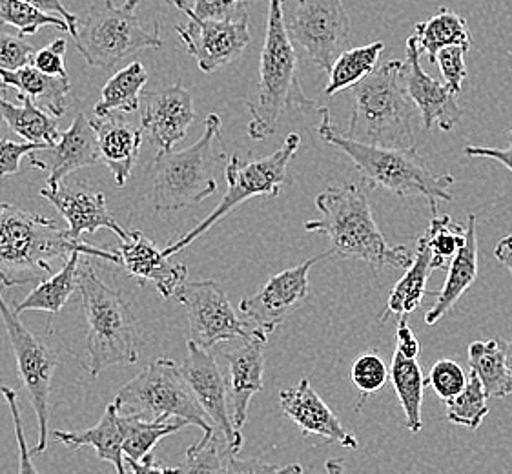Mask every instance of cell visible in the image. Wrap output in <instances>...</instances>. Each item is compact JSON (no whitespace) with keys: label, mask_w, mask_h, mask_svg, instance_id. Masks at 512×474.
<instances>
[{"label":"cell","mask_w":512,"mask_h":474,"mask_svg":"<svg viewBox=\"0 0 512 474\" xmlns=\"http://www.w3.org/2000/svg\"><path fill=\"white\" fill-rule=\"evenodd\" d=\"M82 256L103 258L119 265L117 250H104L73 239L57 221L0 203V283L4 289L39 285L53 274L52 261Z\"/></svg>","instance_id":"1"},{"label":"cell","mask_w":512,"mask_h":474,"mask_svg":"<svg viewBox=\"0 0 512 474\" xmlns=\"http://www.w3.org/2000/svg\"><path fill=\"white\" fill-rule=\"evenodd\" d=\"M319 219L305 223L307 232L325 234L338 258L356 259L374 268L407 270L414 254L407 247H392L372 216L367 192L358 183L328 186L316 197Z\"/></svg>","instance_id":"2"},{"label":"cell","mask_w":512,"mask_h":474,"mask_svg":"<svg viewBox=\"0 0 512 474\" xmlns=\"http://www.w3.org/2000/svg\"><path fill=\"white\" fill-rule=\"evenodd\" d=\"M319 115V137L349 157L367 188H383L398 197L421 196L429 199V203H451L449 188L454 185V177L434 174L418 154V148L363 143L345 132H339L330 121L328 108H319Z\"/></svg>","instance_id":"3"},{"label":"cell","mask_w":512,"mask_h":474,"mask_svg":"<svg viewBox=\"0 0 512 474\" xmlns=\"http://www.w3.org/2000/svg\"><path fill=\"white\" fill-rule=\"evenodd\" d=\"M268 6L267 33L259 59L257 101L248 103L252 115L248 137L254 141H265L276 134L288 108H314L299 81V59L285 21V0H268Z\"/></svg>","instance_id":"4"},{"label":"cell","mask_w":512,"mask_h":474,"mask_svg":"<svg viewBox=\"0 0 512 474\" xmlns=\"http://www.w3.org/2000/svg\"><path fill=\"white\" fill-rule=\"evenodd\" d=\"M405 62L387 61L350 88L354 110L347 135L370 145L418 148V106L405 88Z\"/></svg>","instance_id":"5"},{"label":"cell","mask_w":512,"mask_h":474,"mask_svg":"<svg viewBox=\"0 0 512 474\" xmlns=\"http://www.w3.org/2000/svg\"><path fill=\"white\" fill-rule=\"evenodd\" d=\"M79 292L88 323L86 352L92 376L139 361L141 330L121 290L110 289L90 261L79 265Z\"/></svg>","instance_id":"6"},{"label":"cell","mask_w":512,"mask_h":474,"mask_svg":"<svg viewBox=\"0 0 512 474\" xmlns=\"http://www.w3.org/2000/svg\"><path fill=\"white\" fill-rule=\"evenodd\" d=\"M221 126V117L210 114L205 119V134L195 145L157 154L152 179V203L157 212H177L216 194L214 165L225 157L214 152Z\"/></svg>","instance_id":"7"},{"label":"cell","mask_w":512,"mask_h":474,"mask_svg":"<svg viewBox=\"0 0 512 474\" xmlns=\"http://www.w3.org/2000/svg\"><path fill=\"white\" fill-rule=\"evenodd\" d=\"M113 403L124 416L148 422L181 418L203 433L217 431L197 402L183 369L170 358L152 361L117 392Z\"/></svg>","instance_id":"8"},{"label":"cell","mask_w":512,"mask_h":474,"mask_svg":"<svg viewBox=\"0 0 512 474\" xmlns=\"http://www.w3.org/2000/svg\"><path fill=\"white\" fill-rule=\"evenodd\" d=\"M141 0H126L123 6L103 0L86 11L77 21L73 41L77 50L93 68L113 70L119 62L144 48H161L159 24L144 30L137 17Z\"/></svg>","instance_id":"9"},{"label":"cell","mask_w":512,"mask_h":474,"mask_svg":"<svg viewBox=\"0 0 512 474\" xmlns=\"http://www.w3.org/2000/svg\"><path fill=\"white\" fill-rule=\"evenodd\" d=\"M299 146H301V137L297 134H288L283 146L263 159L245 163L239 155H230L225 172L226 185H228L225 196L214 208V212L203 219L197 227L192 228L186 236L172 241L168 247L163 248L164 256L172 258L175 254H179L183 248L192 245L197 237L203 236L216 225L217 221H221L248 199L279 197L283 185L287 183L288 165L296 157Z\"/></svg>","instance_id":"10"},{"label":"cell","mask_w":512,"mask_h":474,"mask_svg":"<svg viewBox=\"0 0 512 474\" xmlns=\"http://www.w3.org/2000/svg\"><path fill=\"white\" fill-rule=\"evenodd\" d=\"M17 310H11L0 294V318L8 332L11 351L19 365V376L30 394L31 405L39 422V444L33 453L41 454L48 449V423H50V392L53 374L59 367L57 354L39 340L24 323Z\"/></svg>","instance_id":"11"},{"label":"cell","mask_w":512,"mask_h":474,"mask_svg":"<svg viewBox=\"0 0 512 474\" xmlns=\"http://www.w3.org/2000/svg\"><path fill=\"white\" fill-rule=\"evenodd\" d=\"M172 298L186 309L192 340L208 351L217 343L248 338L261 332L252 321L239 318L223 287L212 279L185 281L177 287Z\"/></svg>","instance_id":"12"},{"label":"cell","mask_w":512,"mask_h":474,"mask_svg":"<svg viewBox=\"0 0 512 474\" xmlns=\"http://www.w3.org/2000/svg\"><path fill=\"white\" fill-rule=\"evenodd\" d=\"M292 39L305 48L308 59L328 72L350 41V17L341 0H297L288 24Z\"/></svg>","instance_id":"13"},{"label":"cell","mask_w":512,"mask_h":474,"mask_svg":"<svg viewBox=\"0 0 512 474\" xmlns=\"http://www.w3.org/2000/svg\"><path fill=\"white\" fill-rule=\"evenodd\" d=\"M179 39L192 55L199 70L212 73L239 59L250 42L248 13L243 8L226 19H188L177 26Z\"/></svg>","instance_id":"14"},{"label":"cell","mask_w":512,"mask_h":474,"mask_svg":"<svg viewBox=\"0 0 512 474\" xmlns=\"http://www.w3.org/2000/svg\"><path fill=\"white\" fill-rule=\"evenodd\" d=\"M330 256H336L334 248L319 254L316 258L299 263L297 267L287 268L276 276H272L263 285V289L257 290L256 294L248 298L241 299L239 310L245 314L248 321H252L256 327L265 330L267 334L276 332L283 320L287 318L288 312L307 298L310 292V281H308L310 268Z\"/></svg>","instance_id":"15"},{"label":"cell","mask_w":512,"mask_h":474,"mask_svg":"<svg viewBox=\"0 0 512 474\" xmlns=\"http://www.w3.org/2000/svg\"><path fill=\"white\" fill-rule=\"evenodd\" d=\"M186 349L188 354L181 369L194 391L197 402L203 407V411L210 418V422L214 423L217 431L223 434L228 444L239 453L243 449V434L232 422L228 405V385L216 358L194 340H188Z\"/></svg>","instance_id":"16"},{"label":"cell","mask_w":512,"mask_h":474,"mask_svg":"<svg viewBox=\"0 0 512 474\" xmlns=\"http://www.w3.org/2000/svg\"><path fill=\"white\" fill-rule=\"evenodd\" d=\"M267 332H256L248 338L226 341L223 349L228 363V405L232 422L241 431L248 418V407L254 394L263 389Z\"/></svg>","instance_id":"17"},{"label":"cell","mask_w":512,"mask_h":474,"mask_svg":"<svg viewBox=\"0 0 512 474\" xmlns=\"http://www.w3.org/2000/svg\"><path fill=\"white\" fill-rule=\"evenodd\" d=\"M194 119V97L183 84L144 93L141 130L159 152H170L183 141Z\"/></svg>","instance_id":"18"},{"label":"cell","mask_w":512,"mask_h":474,"mask_svg":"<svg viewBox=\"0 0 512 474\" xmlns=\"http://www.w3.org/2000/svg\"><path fill=\"white\" fill-rule=\"evenodd\" d=\"M405 88L412 103L420 110L423 130L429 132L434 126H440L443 132H451L461 121L463 110L456 103V95L436 81L431 75L423 72L421 52L414 35L407 39V61H405Z\"/></svg>","instance_id":"19"},{"label":"cell","mask_w":512,"mask_h":474,"mask_svg":"<svg viewBox=\"0 0 512 474\" xmlns=\"http://www.w3.org/2000/svg\"><path fill=\"white\" fill-rule=\"evenodd\" d=\"M279 405L283 413L301 429L303 436H319L327 445L358 449V438L341 425L338 416L314 391L307 378L279 392Z\"/></svg>","instance_id":"20"},{"label":"cell","mask_w":512,"mask_h":474,"mask_svg":"<svg viewBox=\"0 0 512 474\" xmlns=\"http://www.w3.org/2000/svg\"><path fill=\"white\" fill-rule=\"evenodd\" d=\"M41 197L48 199L66 219L73 239H81L82 234H95L101 228L112 230L121 239L130 236L113 217L103 192H93L82 181H75L73 185L61 183L57 188H42Z\"/></svg>","instance_id":"21"},{"label":"cell","mask_w":512,"mask_h":474,"mask_svg":"<svg viewBox=\"0 0 512 474\" xmlns=\"http://www.w3.org/2000/svg\"><path fill=\"white\" fill-rule=\"evenodd\" d=\"M119 265L128 276L137 279L141 285L154 283L157 292L164 299L174 296L175 290L185 283L188 268L181 263H172L163 250L155 247L154 241L135 230L121 241L117 248Z\"/></svg>","instance_id":"22"},{"label":"cell","mask_w":512,"mask_h":474,"mask_svg":"<svg viewBox=\"0 0 512 474\" xmlns=\"http://www.w3.org/2000/svg\"><path fill=\"white\" fill-rule=\"evenodd\" d=\"M42 152L50 155V159L41 161L30 155L31 165L48 172V188H57L79 168L101 163L95 128L84 114L75 115L72 126L59 135V141Z\"/></svg>","instance_id":"23"},{"label":"cell","mask_w":512,"mask_h":474,"mask_svg":"<svg viewBox=\"0 0 512 474\" xmlns=\"http://www.w3.org/2000/svg\"><path fill=\"white\" fill-rule=\"evenodd\" d=\"M90 123L97 134L101 161L110 168L115 186L123 188L141 154L143 130L135 128L117 114L97 117Z\"/></svg>","instance_id":"24"},{"label":"cell","mask_w":512,"mask_h":474,"mask_svg":"<svg viewBox=\"0 0 512 474\" xmlns=\"http://www.w3.org/2000/svg\"><path fill=\"white\" fill-rule=\"evenodd\" d=\"M128 433V416L119 413L117 405L110 403L104 411L103 418L99 423L86 429V431H53V440L70 447V449H81V447H93L99 460L110 462L119 474L126 473L124 467L123 445Z\"/></svg>","instance_id":"25"},{"label":"cell","mask_w":512,"mask_h":474,"mask_svg":"<svg viewBox=\"0 0 512 474\" xmlns=\"http://www.w3.org/2000/svg\"><path fill=\"white\" fill-rule=\"evenodd\" d=\"M467 232H465V245L454 256L451 265L447 268V279L440 292H436V303L425 314L427 325H436L438 321L452 310L460 301L461 296L471 289L472 283L478 278V228L476 216L471 214L467 219Z\"/></svg>","instance_id":"26"},{"label":"cell","mask_w":512,"mask_h":474,"mask_svg":"<svg viewBox=\"0 0 512 474\" xmlns=\"http://www.w3.org/2000/svg\"><path fill=\"white\" fill-rule=\"evenodd\" d=\"M0 86L15 88L21 95H28L31 101L57 117L66 114L68 95L72 92L68 77L46 75L33 64L22 66L15 72L0 70Z\"/></svg>","instance_id":"27"},{"label":"cell","mask_w":512,"mask_h":474,"mask_svg":"<svg viewBox=\"0 0 512 474\" xmlns=\"http://www.w3.org/2000/svg\"><path fill=\"white\" fill-rule=\"evenodd\" d=\"M432 270L434 268H432L431 248L427 245V239L420 237L414 252V261L390 292L389 303L381 316V321H387L392 316L407 318L412 312L420 309L423 298L427 294V281Z\"/></svg>","instance_id":"28"},{"label":"cell","mask_w":512,"mask_h":474,"mask_svg":"<svg viewBox=\"0 0 512 474\" xmlns=\"http://www.w3.org/2000/svg\"><path fill=\"white\" fill-rule=\"evenodd\" d=\"M4 90L0 86V119L10 126L11 130L22 139L30 143H42V145L53 146L59 141V130H57V115L50 114L48 110L41 108L35 101H31L28 95H21V106L10 103L4 99Z\"/></svg>","instance_id":"29"},{"label":"cell","mask_w":512,"mask_h":474,"mask_svg":"<svg viewBox=\"0 0 512 474\" xmlns=\"http://www.w3.org/2000/svg\"><path fill=\"white\" fill-rule=\"evenodd\" d=\"M81 256V252H73L70 258H66L64 267L57 274H52L50 278L41 281L19 305H15V310L19 314L39 310V312H48L50 316H57L62 307L70 301L73 292L79 289Z\"/></svg>","instance_id":"30"},{"label":"cell","mask_w":512,"mask_h":474,"mask_svg":"<svg viewBox=\"0 0 512 474\" xmlns=\"http://www.w3.org/2000/svg\"><path fill=\"white\" fill-rule=\"evenodd\" d=\"M390 382L405 413V425L410 433L418 434L423 429L421 407L423 392L427 387V378L416 358H405L400 352H394L390 363Z\"/></svg>","instance_id":"31"},{"label":"cell","mask_w":512,"mask_h":474,"mask_svg":"<svg viewBox=\"0 0 512 474\" xmlns=\"http://www.w3.org/2000/svg\"><path fill=\"white\" fill-rule=\"evenodd\" d=\"M412 35L418 42L420 52L425 53L431 62H436V55L443 48L461 46L469 52L472 46L467 21L447 8H440L429 21L420 22Z\"/></svg>","instance_id":"32"},{"label":"cell","mask_w":512,"mask_h":474,"mask_svg":"<svg viewBox=\"0 0 512 474\" xmlns=\"http://www.w3.org/2000/svg\"><path fill=\"white\" fill-rule=\"evenodd\" d=\"M471 371L480 378L483 389L491 398L512 394V372L507 363V345L502 341H474L469 345Z\"/></svg>","instance_id":"33"},{"label":"cell","mask_w":512,"mask_h":474,"mask_svg":"<svg viewBox=\"0 0 512 474\" xmlns=\"http://www.w3.org/2000/svg\"><path fill=\"white\" fill-rule=\"evenodd\" d=\"M148 81V72L141 62H132L112 75L101 90V99L95 104V115L137 112L141 106V92Z\"/></svg>","instance_id":"34"},{"label":"cell","mask_w":512,"mask_h":474,"mask_svg":"<svg viewBox=\"0 0 512 474\" xmlns=\"http://www.w3.org/2000/svg\"><path fill=\"white\" fill-rule=\"evenodd\" d=\"M383 50L385 42L381 41L345 50L328 70V84L323 93L327 97H334L336 93L350 90L352 86L361 83L378 68L379 55Z\"/></svg>","instance_id":"35"},{"label":"cell","mask_w":512,"mask_h":474,"mask_svg":"<svg viewBox=\"0 0 512 474\" xmlns=\"http://www.w3.org/2000/svg\"><path fill=\"white\" fill-rule=\"evenodd\" d=\"M237 451L219 431L203 433V438L186 451L185 465L175 473H232Z\"/></svg>","instance_id":"36"},{"label":"cell","mask_w":512,"mask_h":474,"mask_svg":"<svg viewBox=\"0 0 512 474\" xmlns=\"http://www.w3.org/2000/svg\"><path fill=\"white\" fill-rule=\"evenodd\" d=\"M186 425L190 423L181 418H174V422H166V420L148 422V420L128 416V433L123 445L126 462L130 465L139 464L146 454L152 453L157 442L185 429Z\"/></svg>","instance_id":"37"},{"label":"cell","mask_w":512,"mask_h":474,"mask_svg":"<svg viewBox=\"0 0 512 474\" xmlns=\"http://www.w3.org/2000/svg\"><path fill=\"white\" fill-rule=\"evenodd\" d=\"M431 210V225L423 237L427 239V245L431 248L432 268L447 270L454 256L465 245L467 228L452 223L451 216H440L438 203H431Z\"/></svg>","instance_id":"38"},{"label":"cell","mask_w":512,"mask_h":474,"mask_svg":"<svg viewBox=\"0 0 512 474\" xmlns=\"http://www.w3.org/2000/svg\"><path fill=\"white\" fill-rule=\"evenodd\" d=\"M487 400L489 396L483 389L480 378L471 371L465 389L454 400L447 403V420L454 425L476 431L482 425L485 416L489 414Z\"/></svg>","instance_id":"39"},{"label":"cell","mask_w":512,"mask_h":474,"mask_svg":"<svg viewBox=\"0 0 512 474\" xmlns=\"http://www.w3.org/2000/svg\"><path fill=\"white\" fill-rule=\"evenodd\" d=\"M0 21L19 30L21 37H28L41 30L42 26H53L62 31H70L68 22L59 15L44 13L31 6L26 0H0Z\"/></svg>","instance_id":"40"},{"label":"cell","mask_w":512,"mask_h":474,"mask_svg":"<svg viewBox=\"0 0 512 474\" xmlns=\"http://www.w3.org/2000/svg\"><path fill=\"white\" fill-rule=\"evenodd\" d=\"M389 378L390 369L376 351L359 354L350 369V380L361 392V403L365 402L370 394L381 391Z\"/></svg>","instance_id":"41"},{"label":"cell","mask_w":512,"mask_h":474,"mask_svg":"<svg viewBox=\"0 0 512 474\" xmlns=\"http://www.w3.org/2000/svg\"><path fill=\"white\" fill-rule=\"evenodd\" d=\"M469 378L461 369L460 363L454 360H440L432 365L427 385H431L432 391L440 396L441 402L449 403L460 394Z\"/></svg>","instance_id":"42"},{"label":"cell","mask_w":512,"mask_h":474,"mask_svg":"<svg viewBox=\"0 0 512 474\" xmlns=\"http://www.w3.org/2000/svg\"><path fill=\"white\" fill-rule=\"evenodd\" d=\"M188 19H226L243 8V0H166Z\"/></svg>","instance_id":"43"},{"label":"cell","mask_w":512,"mask_h":474,"mask_svg":"<svg viewBox=\"0 0 512 474\" xmlns=\"http://www.w3.org/2000/svg\"><path fill=\"white\" fill-rule=\"evenodd\" d=\"M465 53L467 50L461 46H449V48L440 50L436 55V64L440 68L443 83L454 95H460L463 81L467 79Z\"/></svg>","instance_id":"44"},{"label":"cell","mask_w":512,"mask_h":474,"mask_svg":"<svg viewBox=\"0 0 512 474\" xmlns=\"http://www.w3.org/2000/svg\"><path fill=\"white\" fill-rule=\"evenodd\" d=\"M35 50L21 35H10L0 31V70L15 72L33 62Z\"/></svg>","instance_id":"45"},{"label":"cell","mask_w":512,"mask_h":474,"mask_svg":"<svg viewBox=\"0 0 512 474\" xmlns=\"http://www.w3.org/2000/svg\"><path fill=\"white\" fill-rule=\"evenodd\" d=\"M48 145L42 143H15L11 139L2 137L0 139V177L15 176L21 170V159L24 155L35 154V152H42Z\"/></svg>","instance_id":"46"},{"label":"cell","mask_w":512,"mask_h":474,"mask_svg":"<svg viewBox=\"0 0 512 474\" xmlns=\"http://www.w3.org/2000/svg\"><path fill=\"white\" fill-rule=\"evenodd\" d=\"M64 55H66V41H64V39H57V41H53L50 46H46V48H42L39 52H35L31 64H33L35 68H39L41 72L46 73V75L68 77Z\"/></svg>","instance_id":"47"},{"label":"cell","mask_w":512,"mask_h":474,"mask_svg":"<svg viewBox=\"0 0 512 474\" xmlns=\"http://www.w3.org/2000/svg\"><path fill=\"white\" fill-rule=\"evenodd\" d=\"M0 392L4 394L8 407H10L11 416H13V425H15V438L19 442V449H21V465L19 471L21 473H37V467L31 464V453L26 445V438H24V425H22L21 411H19V403H17V391H13L8 385H0Z\"/></svg>","instance_id":"48"},{"label":"cell","mask_w":512,"mask_h":474,"mask_svg":"<svg viewBox=\"0 0 512 474\" xmlns=\"http://www.w3.org/2000/svg\"><path fill=\"white\" fill-rule=\"evenodd\" d=\"M396 352H400L405 358H416V360L420 356V341L410 329L407 318H400L396 327Z\"/></svg>","instance_id":"49"},{"label":"cell","mask_w":512,"mask_h":474,"mask_svg":"<svg viewBox=\"0 0 512 474\" xmlns=\"http://www.w3.org/2000/svg\"><path fill=\"white\" fill-rule=\"evenodd\" d=\"M511 145L507 148H487V146H465V155L467 157H483V159H494L498 163H502L505 168H509L512 172V130Z\"/></svg>","instance_id":"50"},{"label":"cell","mask_w":512,"mask_h":474,"mask_svg":"<svg viewBox=\"0 0 512 474\" xmlns=\"http://www.w3.org/2000/svg\"><path fill=\"white\" fill-rule=\"evenodd\" d=\"M26 2H30L31 6L39 8V10L44 11V13H52V15L62 17L64 21L68 22V28H70L68 33H70L72 37L75 35L79 17L73 15L72 11L68 10V8L62 4V0H26Z\"/></svg>","instance_id":"51"},{"label":"cell","mask_w":512,"mask_h":474,"mask_svg":"<svg viewBox=\"0 0 512 474\" xmlns=\"http://www.w3.org/2000/svg\"><path fill=\"white\" fill-rule=\"evenodd\" d=\"M130 471L135 474L175 473V467H163L155 462L154 454H146L139 464L130 465Z\"/></svg>","instance_id":"52"},{"label":"cell","mask_w":512,"mask_h":474,"mask_svg":"<svg viewBox=\"0 0 512 474\" xmlns=\"http://www.w3.org/2000/svg\"><path fill=\"white\" fill-rule=\"evenodd\" d=\"M494 258L498 259V263L507 268L512 276V234L503 237L502 241L496 245Z\"/></svg>","instance_id":"53"},{"label":"cell","mask_w":512,"mask_h":474,"mask_svg":"<svg viewBox=\"0 0 512 474\" xmlns=\"http://www.w3.org/2000/svg\"><path fill=\"white\" fill-rule=\"evenodd\" d=\"M507 363H509V367H511L512 372V341L507 345Z\"/></svg>","instance_id":"54"}]
</instances>
